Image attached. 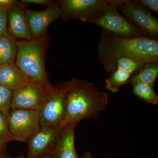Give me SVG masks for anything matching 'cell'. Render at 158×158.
I'll return each instance as SVG.
<instances>
[{
    "label": "cell",
    "mask_w": 158,
    "mask_h": 158,
    "mask_svg": "<svg viewBox=\"0 0 158 158\" xmlns=\"http://www.w3.org/2000/svg\"><path fill=\"white\" fill-rule=\"evenodd\" d=\"M8 9L0 5V36L8 32Z\"/></svg>",
    "instance_id": "cell-21"
},
{
    "label": "cell",
    "mask_w": 158,
    "mask_h": 158,
    "mask_svg": "<svg viewBox=\"0 0 158 158\" xmlns=\"http://www.w3.org/2000/svg\"><path fill=\"white\" fill-rule=\"evenodd\" d=\"M12 141L14 139L9 130L7 117L0 112V143L7 144Z\"/></svg>",
    "instance_id": "cell-20"
},
{
    "label": "cell",
    "mask_w": 158,
    "mask_h": 158,
    "mask_svg": "<svg viewBox=\"0 0 158 158\" xmlns=\"http://www.w3.org/2000/svg\"><path fill=\"white\" fill-rule=\"evenodd\" d=\"M139 4L148 10H151L158 13V0H136Z\"/></svg>",
    "instance_id": "cell-22"
},
{
    "label": "cell",
    "mask_w": 158,
    "mask_h": 158,
    "mask_svg": "<svg viewBox=\"0 0 158 158\" xmlns=\"http://www.w3.org/2000/svg\"><path fill=\"white\" fill-rule=\"evenodd\" d=\"M25 6L21 2L15 1L8 9V31L17 40L32 38Z\"/></svg>",
    "instance_id": "cell-13"
},
{
    "label": "cell",
    "mask_w": 158,
    "mask_h": 158,
    "mask_svg": "<svg viewBox=\"0 0 158 158\" xmlns=\"http://www.w3.org/2000/svg\"><path fill=\"white\" fill-rule=\"evenodd\" d=\"M21 2L24 4H32L42 6H51L54 2L49 0H22Z\"/></svg>",
    "instance_id": "cell-23"
},
{
    "label": "cell",
    "mask_w": 158,
    "mask_h": 158,
    "mask_svg": "<svg viewBox=\"0 0 158 158\" xmlns=\"http://www.w3.org/2000/svg\"><path fill=\"white\" fill-rule=\"evenodd\" d=\"M15 1L14 0H0V5L9 9Z\"/></svg>",
    "instance_id": "cell-24"
},
{
    "label": "cell",
    "mask_w": 158,
    "mask_h": 158,
    "mask_svg": "<svg viewBox=\"0 0 158 158\" xmlns=\"http://www.w3.org/2000/svg\"><path fill=\"white\" fill-rule=\"evenodd\" d=\"M29 80L15 63L0 65V85L3 87L14 91Z\"/></svg>",
    "instance_id": "cell-15"
},
{
    "label": "cell",
    "mask_w": 158,
    "mask_h": 158,
    "mask_svg": "<svg viewBox=\"0 0 158 158\" xmlns=\"http://www.w3.org/2000/svg\"><path fill=\"white\" fill-rule=\"evenodd\" d=\"M14 158H26V157H25L24 156H23L22 155H20L19 156H18L16 157H15Z\"/></svg>",
    "instance_id": "cell-29"
},
{
    "label": "cell",
    "mask_w": 158,
    "mask_h": 158,
    "mask_svg": "<svg viewBox=\"0 0 158 158\" xmlns=\"http://www.w3.org/2000/svg\"><path fill=\"white\" fill-rule=\"evenodd\" d=\"M78 123H74L63 127L51 153L52 158H81L75 144V132Z\"/></svg>",
    "instance_id": "cell-14"
},
{
    "label": "cell",
    "mask_w": 158,
    "mask_h": 158,
    "mask_svg": "<svg viewBox=\"0 0 158 158\" xmlns=\"http://www.w3.org/2000/svg\"><path fill=\"white\" fill-rule=\"evenodd\" d=\"M6 144L0 143V156L6 153Z\"/></svg>",
    "instance_id": "cell-26"
},
{
    "label": "cell",
    "mask_w": 158,
    "mask_h": 158,
    "mask_svg": "<svg viewBox=\"0 0 158 158\" xmlns=\"http://www.w3.org/2000/svg\"><path fill=\"white\" fill-rule=\"evenodd\" d=\"M49 88L29 80L20 88L13 91L11 110H39Z\"/></svg>",
    "instance_id": "cell-9"
},
{
    "label": "cell",
    "mask_w": 158,
    "mask_h": 158,
    "mask_svg": "<svg viewBox=\"0 0 158 158\" xmlns=\"http://www.w3.org/2000/svg\"><path fill=\"white\" fill-rule=\"evenodd\" d=\"M158 77V63H145L138 73L134 76L129 83L134 85L144 83L154 87Z\"/></svg>",
    "instance_id": "cell-17"
},
{
    "label": "cell",
    "mask_w": 158,
    "mask_h": 158,
    "mask_svg": "<svg viewBox=\"0 0 158 158\" xmlns=\"http://www.w3.org/2000/svg\"><path fill=\"white\" fill-rule=\"evenodd\" d=\"M7 119L14 141L27 142L40 127L38 110H11Z\"/></svg>",
    "instance_id": "cell-8"
},
{
    "label": "cell",
    "mask_w": 158,
    "mask_h": 158,
    "mask_svg": "<svg viewBox=\"0 0 158 158\" xmlns=\"http://www.w3.org/2000/svg\"><path fill=\"white\" fill-rule=\"evenodd\" d=\"M40 158H52L51 153L46 154Z\"/></svg>",
    "instance_id": "cell-27"
},
{
    "label": "cell",
    "mask_w": 158,
    "mask_h": 158,
    "mask_svg": "<svg viewBox=\"0 0 158 158\" xmlns=\"http://www.w3.org/2000/svg\"><path fill=\"white\" fill-rule=\"evenodd\" d=\"M0 158H14L11 157L10 156L7 155L6 153L0 156Z\"/></svg>",
    "instance_id": "cell-28"
},
{
    "label": "cell",
    "mask_w": 158,
    "mask_h": 158,
    "mask_svg": "<svg viewBox=\"0 0 158 158\" xmlns=\"http://www.w3.org/2000/svg\"><path fill=\"white\" fill-rule=\"evenodd\" d=\"M93 154L90 151L85 152L81 158H93Z\"/></svg>",
    "instance_id": "cell-25"
},
{
    "label": "cell",
    "mask_w": 158,
    "mask_h": 158,
    "mask_svg": "<svg viewBox=\"0 0 158 158\" xmlns=\"http://www.w3.org/2000/svg\"><path fill=\"white\" fill-rule=\"evenodd\" d=\"M63 20H78L91 23L103 14L108 0H61Z\"/></svg>",
    "instance_id": "cell-7"
},
{
    "label": "cell",
    "mask_w": 158,
    "mask_h": 158,
    "mask_svg": "<svg viewBox=\"0 0 158 158\" xmlns=\"http://www.w3.org/2000/svg\"><path fill=\"white\" fill-rule=\"evenodd\" d=\"M145 63L133 58H119L116 61V69L106 79V88L113 93H117L123 86L129 83Z\"/></svg>",
    "instance_id": "cell-11"
},
{
    "label": "cell",
    "mask_w": 158,
    "mask_h": 158,
    "mask_svg": "<svg viewBox=\"0 0 158 158\" xmlns=\"http://www.w3.org/2000/svg\"><path fill=\"white\" fill-rule=\"evenodd\" d=\"M132 93L135 96L148 103L156 105L158 103V95L153 87L144 84L138 83L133 85Z\"/></svg>",
    "instance_id": "cell-18"
},
{
    "label": "cell",
    "mask_w": 158,
    "mask_h": 158,
    "mask_svg": "<svg viewBox=\"0 0 158 158\" xmlns=\"http://www.w3.org/2000/svg\"><path fill=\"white\" fill-rule=\"evenodd\" d=\"M69 81L52 85L47 90L38 112L40 127H60L66 113V94Z\"/></svg>",
    "instance_id": "cell-4"
},
{
    "label": "cell",
    "mask_w": 158,
    "mask_h": 158,
    "mask_svg": "<svg viewBox=\"0 0 158 158\" xmlns=\"http://www.w3.org/2000/svg\"><path fill=\"white\" fill-rule=\"evenodd\" d=\"M26 12L31 37L38 38L46 34L48 27L53 22L61 18L62 9L58 1L42 11L26 9Z\"/></svg>",
    "instance_id": "cell-12"
},
{
    "label": "cell",
    "mask_w": 158,
    "mask_h": 158,
    "mask_svg": "<svg viewBox=\"0 0 158 158\" xmlns=\"http://www.w3.org/2000/svg\"><path fill=\"white\" fill-rule=\"evenodd\" d=\"M109 95L93 83L73 78L66 94V113L60 127L84 119L97 118L107 107Z\"/></svg>",
    "instance_id": "cell-2"
},
{
    "label": "cell",
    "mask_w": 158,
    "mask_h": 158,
    "mask_svg": "<svg viewBox=\"0 0 158 158\" xmlns=\"http://www.w3.org/2000/svg\"><path fill=\"white\" fill-rule=\"evenodd\" d=\"M118 11L149 37L157 39L158 19L136 0H112Z\"/></svg>",
    "instance_id": "cell-6"
},
{
    "label": "cell",
    "mask_w": 158,
    "mask_h": 158,
    "mask_svg": "<svg viewBox=\"0 0 158 158\" xmlns=\"http://www.w3.org/2000/svg\"><path fill=\"white\" fill-rule=\"evenodd\" d=\"M63 127H40L28 139V153L26 158H40L52 153Z\"/></svg>",
    "instance_id": "cell-10"
},
{
    "label": "cell",
    "mask_w": 158,
    "mask_h": 158,
    "mask_svg": "<svg viewBox=\"0 0 158 158\" xmlns=\"http://www.w3.org/2000/svg\"><path fill=\"white\" fill-rule=\"evenodd\" d=\"M98 53L99 62L109 74L115 70L116 61L119 58H131L144 63H158V39L121 38L102 31Z\"/></svg>",
    "instance_id": "cell-1"
},
{
    "label": "cell",
    "mask_w": 158,
    "mask_h": 158,
    "mask_svg": "<svg viewBox=\"0 0 158 158\" xmlns=\"http://www.w3.org/2000/svg\"><path fill=\"white\" fill-rule=\"evenodd\" d=\"M17 41L8 31L0 36V65L15 63L17 53Z\"/></svg>",
    "instance_id": "cell-16"
},
{
    "label": "cell",
    "mask_w": 158,
    "mask_h": 158,
    "mask_svg": "<svg viewBox=\"0 0 158 158\" xmlns=\"http://www.w3.org/2000/svg\"><path fill=\"white\" fill-rule=\"evenodd\" d=\"M13 90L0 85V112L6 117L11 109Z\"/></svg>",
    "instance_id": "cell-19"
},
{
    "label": "cell",
    "mask_w": 158,
    "mask_h": 158,
    "mask_svg": "<svg viewBox=\"0 0 158 158\" xmlns=\"http://www.w3.org/2000/svg\"><path fill=\"white\" fill-rule=\"evenodd\" d=\"M91 23L99 27L102 31L121 38H150L136 25L120 14L111 0H108L102 15Z\"/></svg>",
    "instance_id": "cell-5"
},
{
    "label": "cell",
    "mask_w": 158,
    "mask_h": 158,
    "mask_svg": "<svg viewBox=\"0 0 158 158\" xmlns=\"http://www.w3.org/2000/svg\"><path fill=\"white\" fill-rule=\"evenodd\" d=\"M47 34L38 38L17 40V53L15 64L29 80L46 88L52 86L45 70Z\"/></svg>",
    "instance_id": "cell-3"
}]
</instances>
